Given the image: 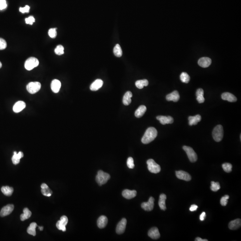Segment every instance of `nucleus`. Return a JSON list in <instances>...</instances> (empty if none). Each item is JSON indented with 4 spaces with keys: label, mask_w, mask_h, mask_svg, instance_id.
Masks as SVG:
<instances>
[{
    "label": "nucleus",
    "mask_w": 241,
    "mask_h": 241,
    "mask_svg": "<svg viewBox=\"0 0 241 241\" xmlns=\"http://www.w3.org/2000/svg\"><path fill=\"white\" fill-rule=\"evenodd\" d=\"M158 134V132L154 127H149L147 129L142 138V142L143 144L149 143L153 141Z\"/></svg>",
    "instance_id": "nucleus-1"
},
{
    "label": "nucleus",
    "mask_w": 241,
    "mask_h": 241,
    "mask_svg": "<svg viewBox=\"0 0 241 241\" xmlns=\"http://www.w3.org/2000/svg\"><path fill=\"white\" fill-rule=\"evenodd\" d=\"M110 178V176L108 173L104 172L102 171H98V174L96 177V180L100 186L105 184Z\"/></svg>",
    "instance_id": "nucleus-2"
},
{
    "label": "nucleus",
    "mask_w": 241,
    "mask_h": 241,
    "mask_svg": "<svg viewBox=\"0 0 241 241\" xmlns=\"http://www.w3.org/2000/svg\"><path fill=\"white\" fill-rule=\"evenodd\" d=\"M223 128L221 125H218L213 130V135L214 140L216 142H219L222 140L223 137Z\"/></svg>",
    "instance_id": "nucleus-3"
},
{
    "label": "nucleus",
    "mask_w": 241,
    "mask_h": 241,
    "mask_svg": "<svg viewBox=\"0 0 241 241\" xmlns=\"http://www.w3.org/2000/svg\"><path fill=\"white\" fill-rule=\"evenodd\" d=\"M147 163L148 164V169L151 173L157 174L160 171V166L156 164L153 159H150L148 160Z\"/></svg>",
    "instance_id": "nucleus-4"
},
{
    "label": "nucleus",
    "mask_w": 241,
    "mask_h": 241,
    "mask_svg": "<svg viewBox=\"0 0 241 241\" xmlns=\"http://www.w3.org/2000/svg\"><path fill=\"white\" fill-rule=\"evenodd\" d=\"M39 64V60L35 57H30L25 62V67L27 70L30 71L38 66Z\"/></svg>",
    "instance_id": "nucleus-5"
},
{
    "label": "nucleus",
    "mask_w": 241,
    "mask_h": 241,
    "mask_svg": "<svg viewBox=\"0 0 241 241\" xmlns=\"http://www.w3.org/2000/svg\"><path fill=\"white\" fill-rule=\"evenodd\" d=\"M183 150L185 151L186 153L188 156L189 160L192 163H194L196 162L197 160V156L196 152L194 151L193 148L191 147H188V146H183Z\"/></svg>",
    "instance_id": "nucleus-6"
},
{
    "label": "nucleus",
    "mask_w": 241,
    "mask_h": 241,
    "mask_svg": "<svg viewBox=\"0 0 241 241\" xmlns=\"http://www.w3.org/2000/svg\"><path fill=\"white\" fill-rule=\"evenodd\" d=\"M41 84L39 82H32L27 84V89L29 93L33 94L39 92L41 89Z\"/></svg>",
    "instance_id": "nucleus-7"
},
{
    "label": "nucleus",
    "mask_w": 241,
    "mask_h": 241,
    "mask_svg": "<svg viewBox=\"0 0 241 241\" xmlns=\"http://www.w3.org/2000/svg\"><path fill=\"white\" fill-rule=\"evenodd\" d=\"M155 199L153 197H150L148 201L147 202H143L141 204L142 209L145 211H152L154 207Z\"/></svg>",
    "instance_id": "nucleus-8"
},
{
    "label": "nucleus",
    "mask_w": 241,
    "mask_h": 241,
    "mask_svg": "<svg viewBox=\"0 0 241 241\" xmlns=\"http://www.w3.org/2000/svg\"><path fill=\"white\" fill-rule=\"evenodd\" d=\"M68 223V219L66 216H63L61 217L60 220L58 221L56 223V227L58 230L65 231L66 230V226Z\"/></svg>",
    "instance_id": "nucleus-9"
},
{
    "label": "nucleus",
    "mask_w": 241,
    "mask_h": 241,
    "mask_svg": "<svg viewBox=\"0 0 241 241\" xmlns=\"http://www.w3.org/2000/svg\"><path fill=\"white\" fill-rule=\"evenodd\" d=\"M14 209V205L12 204H9L4 206L0 211V216L4 217L10 215Z\"/></svg>",
    "instance_id": "nucleus-10"
},
{
    "label": "nucleus",
    "mask_w": 241,
    "mask_h": 241,
    "mask_svg": "<svg viewBox=\"0 0 241 241\" xmlns=\"http://www.w3.org/2000/svg\"><path fill=\"white\" fill-rule=\"evenodd\" d=\"M176 176L178 179L186 181H191V178H192L190 174L183 171H176Z\"/></svg>",
    "instance_id": "nucleus-11"
},
{
    "label": "nucleus",
    "mask_w": 241,
    "mask_h": 241,
    "mask_svg": "<svg viewBox=\"0 0 241 241\" xmlns=\"http://www.w3.org/2000/svg\"><path fill=\"white\" fill-rule=\"evenodd\" d=\"M127 220L126 219H122L118 223L116 228V233L117 234L121 235L125 232Z\"/></svg>",
    "instance_id": "nucleus-12"
},
{
    "label": "nucleus",
    "mask_w": 241,
    "mask_h": 241,
    "mask_svg": "<svg viewBox=\"0 0 241 241\" xmlns=\"http://www.w3.org/2000/svg\"><path fill=\"white\" fill-rule=\"evenodd\" d=\"M157 120H159L161 124L165 125L167 124H171L174 122V119L171 116H157Z\"/></svg>",
    "instance_id": "nucleus-13"
},
{
    "label": "nucleus",
    "mask_w": 241,
    "mask_h": 241,
    "mask_svg": "<svg viewBox=\"0 0 241 241\" xmlns=\"http://www.w3.org/2000/svg\"><path fill=\"white\" fill-rule=\"evenodd\" d=\"M149 236L153 239H158L160 237L159 232L157 227H153L149 230L148 233Z\"/></svg>",
    "instance_id": "nucleus-14"
},
{
    "label": "nucleus",
    "mask_w": 241,
    "mask_h": 241,
    "mask_svg": "<svg viewBox=\"0 0 241 241\" xmlns=\"http://www.w3.org/2000/svg\"><path fill=\"white\" fill-rule=\"evenodd\" d=\"M212 63L211 59L208 57H202L199 60L198 63L200 66L205 68L210 65Z\"/></svg>",
    "instance_id": "nucleus-15"
},
{
    "label": "nucleus",
    "mask_w": 241,
    "mask_h": 241,
    "mask_svg": "<svg viewBox=\"0 0 241 241\" xmlns=\"http://www.w3.org/2000/svg\"><path fill=\"white\" fill-rule=\"evenodd\" d=\"M180 95H179L178 91H174L171 93L167 95L166 99L168 101L177 102L180 99Z\"/></svg>",
    "instance_id": "nucleus-16"
},
{
    "label": "nucleus",
    "mask_w": 241,
    "mask_h": 241,
    "mask_svg": "<svg viewBox=\"0 0 241 241\" xmlns=\"http://www.w3.org/2000/svg\"><path fill=\"white\" fill-rule=\"evenodd\" d=\"M122 196L127 199H131L136 197L137 192L135 190H124L122 192Z\"/></svg>",
    "instance_id": "nucleus-17"
},
{
    "label": "nucleus",
    "mask_w": 241,
    "mask_h": 241,
    "mask_svg": "<svg viewBox=\"0 0 241 241\" xmlns=\"http://www.w3.org/2000/svg\"><path fill=\"white\" fill-rule=\"evenodd\" d=\"M26 103L24 101H19L16 102L13 107V111L16 113L22 111L26 107Z\"/></svg>",
    "instance_id": "nucleus-18"
},
{
    "label": "nucleus",
    "mask_w": 241,
    "mask_h": 241,
    "mask_svg": "<svg viewBox=\"0 0 241 241\" xmlns=\"http://www.w3.org/2000/svg\"><path fill=\"white\" fill-rule=\"evenodd\" d=\"M103 84V82L101 79H97L91 84L90 86V90L93 91H98Z\"/></svg>",
    "instance_id": "nucleus-19"
},
{
    "label": "nucleus",
    "mask_w": 241,
    "mask_h": 241,
    "mask_svg": "<svg viewBox=\"0 0 241 241\" xmlns=\"http://www.w3.org/2000/svg\"><path fill=\"white\" fill-rule=\"evenodd\" d=\"M61 86L60 82L58 79H54L51 82V89L54 93H58L60 91Z\"/></svg>",
    "instance_id": "nucleus-20"
},
{
    "label": "nucleus",
    "mask_w": 241,
    "mask_h": 241,
    "mask_svg": "<svg viewBox=\"0 0 241 241\" xmlns=\"http://www.w3.org/2000/svg\"><path fill=\"white\" fill-rule=\"evenodd\" d=\"M221 98L223 100H227L230 102H236L237 99L235 96L230 93H224L221 95Z\"/></svg>",
    "instance_id": "nucleus-21"
},
{
    "label": "nucleus",
    "mask_w": 241,
    "mask_h": 241,
    "mask_svg": "<svg viewBox=\"0 0 241 241\" xmlns=\"http://www.w3.org/2000/svg\"><path fill=\"white\" fill-rule=\"evenodd\" d=\"M108 219L105 216H101L98 219L97 221V224L99 228L100 229H103L106 226L108 223Z\"/></svg>",
    "instance_id": "nucleus-22"
},
{
    "label": "nucleus",
    "mask_w": 241,
    "mask_h": 241,
    "mask_svg": "<svg viewBox=\"0 0 241 241\" xmlns=\"http://www.w3.org/2000/svg\"><path fill=\"white\" fill-rule=\"evenodd\" d=\"M241 220L240 219H237L232 221L229 224V228L230 230H235L241 227Z\"/></svg>",
    "instance_id": "nucleus-23"
},
{
    "label": "nucleus",
    "mask_w": 241,
    "mask_h": 241,
    "mask_svg": "<svg viewBox=\"0 0 241 241\" xmlns=\"http://www.w3.org/2000/svg\"><path fill=\"white\" fill-rule=\"evenodd\" d=\"M23 156L24 155L22 152L20 151L18 153L16 151H14V153H13V156L12 158L13 163L15 165L19 164V162H20V159L22 158Z\"/></svg>",
    "instance_id": "nucleus-24"
},
{
    "label": "nucleus",
    "mask_w": 241,
    "mask_h": 241,
    "mask_svg": "<svg viewBox=\"0 0 241 241\" xmlns=\"http://www.w3.org/2000/svg\"><path fill=\"white\" fill-rule=\"evenodd\" d=\"M167 196L165 194H161L159 196V205L161 210H165L166 209L165 202Z\"/></svg>",
    "instance_id": "nucleus-25"
},
{
    "label": "nucleus",
    "mask_w": 241,
    "mask_h": 241,
    "mask_svg": "<svg viewBox=\"0 0 241 241\" xmlns=\"http://www.w3.org/2000/svg\"><path fill=\"white\" fill-rule=\"evenodd\" d=\"M201 119H202V117L200 115H198L195 116L189 117H188L189 125L191 126L197 125V123L201 121Z\"/></svg>",
    "instance_id": "nucleus-26"
},
{
    "label": "nucleus",
    "mask_w": 241,
    "mask_h": 241,
    "mask_svg": "<svg viewBox=\"0 0 241 241\" xmlns=\"http://www.w3.org/2000/svg\"><path fill=\"white\" fill-rule=\"evenodd\" d=\"M132 97V93L130 91H128L125 93L123 96V104L125 105H129L131 102V98Z\"/></svg>",
    "instance_id": "nucleus-27"
},
{
    "label": "nucleus",
    "mask_w": 241,
    "mask_h": 241,
    "mask_svg": "<svg viewBox=\"0 0 241 241\" xmlns=\"http://www.w3.org/2000/svg\"><path fill=\"white\" fill-rule=\"evenodd\" d=\"M147 111V108L145 105L139 106L135 112V116L137 118L142 117Z\"/></svg>",
    "instance_id": "nucleus-28"
},
{
    "label": "nucleus",
    "mask_w": 241,
    "mask_h": 241,
    "mask_svg": "<svg viewBox=\"0 0 241 241\" xmlns=\"http://www.w3.org/2000/svg\"><path fill=\"white\" fill-rule=\"evenodd\" d=\"M204 90L202 89H199L197 90L196 92V96H197V100L198 102L199 103H203L204 101Z\"/></svg>",
    "instance_id": "nucleus-29"
},
{
    "label": "nucleus",
    "mask_w": 241,
    "mask_h": 241,
    "mask_svg": "<svg viewBox=\"0 0 241 241\" xmlns=\"http://www.w3.org/2000/svg\"><path fill=\"white\" fill-rule=\"evenodd\" d=\"M37 224L35 222H32L30 225V226L27 229V232L30 235L35 236L36 235V228Z\"/></svg>",
    "instance_id": "nucleus-30"
},
{
    "label": "nucleus",
    "mask_w": 241,
    "mask_h": 241,
    "mask_svg": "<svg viewBox=\"0 0 241 241\" xmlns=\"http://www.w3.org/2000/svg\"><path fill=\"white\" fill-rule=\"evenodd\" d=\"M23 214H22L20 216L21 220L22 221L26 220L27 219H29L31 216V211L28 208H26L23 209Z\"/></svg>",
    "instance_id": "nucleus-31"
},
{
    "label": "nucleus",
    "mask_w": 241,
    "mask_h": 241,
    "mask_svg": "<svg viewBox=\"0 0 241 241\" xmlns=\"http://www.w3.org/2000/svg\"><path fill=\"white\" fill-rule=\"evenodd\" d=\"M1 191L4 195L8 197H10L12 195L13 192V188L9 186H3L1 188Z\"/></svg>",
    "instance_id": "nucleus-32"
},
{
    "label": "nucleus",
    "mask_w": 241,
    "mask_h": 241,
    "mask_svg": "<svg viewBox=\"0 0 241 241\" xmlns=\"http://www.w3.org/2000/svg\"><path fill=\"white\" fill-rule=\"evenodd\" d=\"M148 81L147 79H144L137 80L135 82V85L139 89H142L144 86H148Z\"/></svg>",
    "instance_id": "nucleus-33"
},
{
    "label": "nucleus",
    "mask_w": 241,
    "mask_h": 241,
    "mask_svg": "<svg viewBox=\"0 0 241 241\" xmlns=\"http://www.w3.org/2000/svg\"><path fill=\"white\" fill-rule=\"evenodd\" d=\"M114 53L115 56L117 57H121L122 55V51L121 47L118 44L116 45L114 48Z\"/></svg>",
    "instance_id": "nucleus-34"
},
{
    "label": "nucleus",
    "mask_w": 241,
    "mask_h": 241,
    "mask_svg": "<svg viewBox=\"0 0 241 241\" xmlns=\"http://www.w3.org/2000/svg\"><path fill=\"white\" fill-rule=\"evenodd\" d=\"M181 81L184 83H188L190 80V78L189 75L186 72H182L180 76Z\"/></svg>",
    "instance_id": "nucleus-35"
},
{
    "label": "nucleus",
    "mask_w": 241,
    "mask_h": 241,
    "mask_svg": "<svg viewBox=\"0 0 241 241\" xmlns=\"http://www.w3.org/2000/svg\"><path fill=\"white\" fill-rule=\"evenodd\" d=\"M221 187L219 183L215 182L214 181L211 182V186L210 188L212 191L214 192H216L220 189Z\"/></svg>",
    "instance_id": "nucleus-36"
},
{
    "label": "nucleus",
    "mask_w": 241,
    "mask_h": 241,
    "mask_svg": "<svg viewBox=\"0 0 241 241\" xmlns=\"http://www.w3.org/2000/svg\"><path fill=\"white\" fill-rule=\"evenodd\" d=\"M222 168L224 171L227 173L230 172L232 171V165L230 163H224L222 164Z\"/></svg>",
    "instance_id": "nucleus-37"
},
{
    "label": "nucleus",
    "mask_w": 241,
    "mask_h": 241,
    "mask_svg": "<svg viewBox=\"0 0 241 241\" xmlns=\"http://www.w3.org/2000/svg\"><path fill=\"white\" fill-rule=\"evenodd\" d=\"M41 192L44 196H46V197H51L52 194V191L48 187L46 188H42Z\"/></svg>",
    "instance_id": "nucleus-38"
},
{
    "label": "nucleus",
    "mask_w": 241,
    "mask_h": 241,
    "mask_svg": "<svg viewBox=\"0 0 241 241\" xmlns=\"http://www.w3.org/2000/svg\"><path fill=\"white\" fill-rule=\"evenodd\" d=\"M55 52L56 55L60 56L64 54V47L61 45L57 46L55 50Z\"/></svg>",
    "instance_id": "nucleus-39"
},
{
    "label": "nucleus",
    "mask_w": 241,
    "mask_h": 241,
    "mask_svg": "<svg viewBox=\"0 0 241 241\" xmlns=\"http://www.w3.org/2000/svg\"><path fill=\"white\" fill-rule=\"evenodd\" d=\"M229 195H225L224 197H221V199L220 200V203L222 206H225L227 205V203H228V200L229 199Z\"/></svg>",
    "instance_id": "nucleus-40"
},
{
    "label": "nucleus",
    "mask_w": 241,
    "mask_h": 241,
    "mask_svg": "<svg viewBox=\"0 0 241 241\" xmlns=\"http://www.w3.org/2000/svg\"><path fill=\"white\" fill-rule=\"evenodd\" d=\"M48 34L51 38H54L57 35L56 28H51L48 31Z\"/></svg>",
    "instance_id": "nucleus-41"
},
{
    "label": "nucleus",
    "mask_w": 241,
    "mask_h": 241,
    "mask_svg": "<svg viewBox=\"0 0 241 241\" xmlns=\"http://www.w3.org/2000/svg\"><path fill=\"white\" fill-rule=\"evenodd\" d=\"M127 165L129 168L133 169L134 168V164L133 159L132 157H129L127 160Z\"/></svg>",
    "instance_id": "nucleus-42"
},
{
    "label": "nucleus",
    "mask_w": 241,
    "mask_h": 241,
    "mask_svg": "<svg viewBox=\"0 0 241 241\" xmlns=\"http://www.w3.org/2000/svg\"><path fill=\"white\" fill-rule=\"evenodd\" d=\"M7 47V43L6 40L2 38H0V50L5 49Z\"/></svg>",
    "instance_id": "nucleus-43"
},
{
    "label": "nucleus",
    "mask_w": 241,
    "mask_h": 241,
    "mask_svg": "<svg viewBox=\"0 0 241 241\" xmlns=\"http://www.w3.org/2000/svg\"><path fill=\"white\" fill-rule=\"evenodd\" d=\"M25 21H26V23L32 25H33V23L35 22V19L33 16H30L29 17L26 18Z\"/></svg>",
    "instance_id": "nucleus-44"
},
{
    "label": "nucleus",
    "mask_w": 241,
    "mask_h": 241,
    "mask_svg": "<svg viewBox=\"0 0 241 241\" xmlns=\"http://www.w3.org/2000/svg\"><path fill=\"white\" fill-rule=\"evenodd\" d=\"M30 7L29 6H25V7H20L19 8V11L22 13H28L30 11Z\"/></svg>",
    "instance_id": "nucleus-45"
},
{
    "label": "nucleus",
    "mask_w": 241,
    "mask_h": 241,
    "mask_svg": "<svg viewBox=\"0 0 241 241\" xmlns=\"http://www.w3.org/2000/svg\"><path fill=\"white\" fill-rule=\"evenodd\" d=\"M7 7L6 0H0V10H3Z\"/></svg>",
    "instance_id": "nucleus-46"
},
{
    "label": "nucleus",
    "mask_w": 241,
    "mask_h": 241,
    "mask_svg": "<svg viewBox=\"0 0 241 241\" xmlns=\"http://www.w3.org/2000/svg\"><path fill=\"white\" fill-rule=\"evenodd\" d=\"M197 205H196V204H193V205H191V207H190L189 210H190V211L193 212V211H195L197 210Z\"/></svg>",
    "instance_id": "nucleus-47"
},
{
    "label": "nucleus",
    "mask_w": 241,
    "mask_h": 241,
    "mask_svg": "<svg viewBox=\"0 0 241 241\" xmlns=\"http://www.w3.org/2000/svg\"><path fill=\"white\" fill-rule=\"evenodd\" d=\"M205 216H206V214H205V212H203L200 216V219L202 221H203L205 219Z\"/></svg>",
    "instance_id": "nucleus-48"
},
{
    "label": "nucleus",
    "mask_w": 241,
    "mask_h": 241,
    "mask_svg": "<svg viewBox=\"0 0 241 241\" xmlns=\"http://www.w3.org/2000/svg\"><path fill=\"white\" fill-rule=\"evenodd\" d=\"M195 241H208L207 239H203L200 237H197L195 239Z\"/></svg>",
    "instance_id": "nucleus-49"
},
{
    "label": "nucleus",
    "mask_w": 241,
    "mask_h": 241,
    "mask_svg": "<svg viewBox=\"0 0 241 241\" xmlns=\"http://www.w3.org/2000/svg\"><path fill=\"white\" fill-rule=\"evenodd\" d=\"M41 188H46L48 187V186L46 185V183H43L41 186Z\"/></svg>",
    "instance_id": "nucleus-50"
},
{
    "label": "nucleus",
    "mask_w": 241,
    "mask_h": 241,
    "mask_svg": "<svg viewBox=\"0 0 241 241\" xmlns=\"http://www.w3.org/2000/svg\"><path fill=\"white\" fill-rule=\"evenodd\" d=\"M39 229L40 230L42 231L44 229V227L43 226H39Z\"/></svg>",
    "instance_id": "nucleus-51"
},
{
    "label": "nucleus",
    "mask_w": 241,
    "mask_h": 241,
    "mask_svg": "<svg viewBox=\"0 0 241 241\" xmlns=\"http://www.w3.org/2000/svg\"><path fill=\"white\" fill-rule=\"evenodd\" d=\"M1 67H2V63L0 62V68H1Z\"/></svg>",
    "instance_id": "nucleus-52"
}]
</instances>
